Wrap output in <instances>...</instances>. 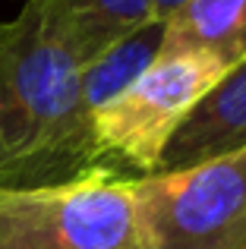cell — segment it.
<instances>
[{
    "instance_id": "1",
    "label": "cell",
    "mask_w": 246,
    "mask_h": 249,
    "mask_svg": "<svg viewBox=\"0 0 246 249\" xmlns=\"http://www.w3.org/2000/svg\"><path fill=\"white\" fill-rule=\"evenodd\" d=\"M82 70L25 3L0 19V189H41L111 170L82 101Z\"/></svg>"
},
{
    "instance_id": "2",
    "label": "cell",
    "mask_w": 246,
    "mask_h": 249,
    "mask_svg": "<svg viewBox=\"0 0 246 249\" xmlns=\"http://www.w3.org/2000/svg\"><path fill=\"white\" fill-rule=\"evenodd\" d=\"M228 70V63L202 51H158L117 98L92 114L107 167L129 180L152 174L177 126Z\"/></svg>"
},
{
    "instance_id": "3",
    "label": "cell",
    "mask_w": 246,
    "mask_h": 249,
    "mask_svg": "<svg viewBox=\"0 0 246 249\" xmlns=\"http://www.w3.org/2000/svg\"><path fill=\"white\" fill-rule=\"evenodd\" d=\"M0 249H145L133 180L95 170L41 189H0Z\"/></svg>"
},
{
    "instance_id": "4",
    "label": "cell",
    "mask_w": 246,
    "mask_h": 249,
    "mask_svg": "<svg viewBox=\"0 0 246 249\" xmlns=\"http://www.w3.org/2000/svg\"><path fill=\"white\" fill-rule=\"evenodd\" d=\"M145 249H246V148L133 177Z\"/></svg>"
},
{
    "instance_id": "5",
    "label": "cell",
    "mask_w": 246,
    "mask_h": 249,
    "mask_svg": "<svg viewBox=\"0 0 246 249\" xmlns=\"http://www.w3.org/2000/svg\"><path fill=\"white\" fill-rule=\"evenodd\" d=\"M82 67L155 22V0H22Z\"/></svg>"
},
{
    "instance_id": "6",
    "label": "cell",
    "mask_w": 246,
    "mask_h": 249,
    "mask_svg": "<svg viewBox=\"0 0 246 249\" xmlns=\"http://www.w3.org/2000/svg\"><path fill=\"white\" fill-rule=\"evenodd\" d=\"M237 148H246V60L234 63L221 82L190 110L152 174L183 170Z\"/></svg>"
},
{
    "instance_id": "7",
    "label": "cell",
    "mask_w": 246,
    "mask_h": 249,
    "mask_svg": "<svg viewBox=\"0 0 246 249\" xmlns=\"http://www.w3.org/2000/svg\"><path fill=\"white\" fill-rule=\"evenodd\" d=\"M161 51H202L228 67L246 60V0H186L164 22Z\"/></svg>"
},
{
    "instance_id": "8",
    "label": "cell",
    "mask_w": 246,
    "mask_h": 249,
    "mask_svg": "<svg viewBox=\"0 0 246 249\" xmlns=\"http://www.w3.org/2000/svg\"><path fill=\"white\" fill-rule=\"evenodd\" d=\"M161 41H164V22H152L88 63L82 70V101H86L88 114H95L111 98H117L158 57Z\"/></svg>"
},
{
    "instance_id": "9",
    "label": "cell",
    "mask_w": 246,
    "mask_h": 249,
    "mask_svg": "<svg viewBox=\"0 0 246 249\" xmlns=\"http://www.w3.org/2000/svg\"><path fill=\"white\" fill-rule=\"evenodd\" d=\"M186 0H155V22H167Z\"/></svg>"
}]
</instances>
